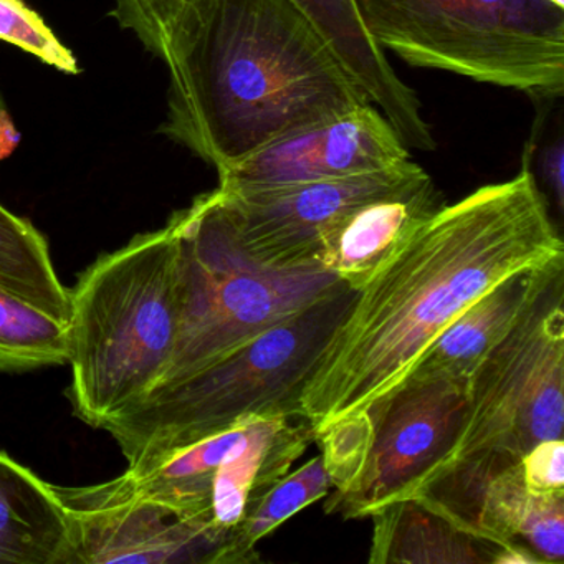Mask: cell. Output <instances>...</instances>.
<instances>
[{
  "label": "cell",
  "mask_w": 564,
  "mask_h": 564,
  "mask_svg": "<svg viewBox=\"0 0 564 564\" xmlns=\"http://www.w3.org/2000/svg\"><path fill=\"white\" fill-rule=\"evenodd\" d=\"M564 260L527 161L513 180L442 206L356 293L300 392L313 431L391 391L429 343L508 276Z\"/></svg>",
  "instance_id": "cell-1"
},
{
  "label": "cell",
  "mask_w": 564,
  "mask_h": 564,
  "mask_svg": "<svg viewBox=\"0 0 564 564\" xmlns=\"http://www.w3.org/2000/svg\"><path fill=\"white\" fill-rule=\"evenodd\" d=\"M111 15L170 72L160 133L217 174L371 104L290 0H115Z\"/></svg>",
  "instance_id": "cell-2"
},
{
  "label": "cell",
  "mask_w": 564,
  "mask_h": 564,
  "mask_svg": "<svg viewBox=\"0 0 564 564\" xmlns=\"http://www.w3.org/2000/svg\"><path fill=\"white\" fill-rule=\"evenodd\" d=\"M183 316L177 227L134 237L101 256L70 289L67 365L75 415L105 429L156 388Z\"/></svg>",
  "instance_id": "cell-3"
},
{
  "label": "cell",
  "mask_w": 564,
  "mask_h": 564,
  "mask_svg": "<svg viewBox=\"0 0 564 564\" xmlns=\"http://www.w3.org/2000/svg\"><path fill=\"white\" fill-rule=\"evenodd\" d=\"M345 283L183 381L154 389L105 431L130 465L232 427L250 415L300 412L323 349L355 302Z\"/></svg>",
  "instance_id": "cell-4"
},
{
  "label": "cell",
  "mask_w": 564,
  "mask_h": 564,
  "mask_svg": "<svg viewBox=\"0 0 564 564\" xmlns=\"http://www.w3.org/2000/svg\"><path fill=\"white\" fill-rule=\"evenodd\" d=\"M369 34L412 67L564 95V9L551 0H358Z\"/></svg>",
  "instance_id": "cell-5"
},
{
  "label": "cell",
  "mask_w": 564,
  "mask_h": 564,
  "mask_svg": "<svg viewBox=\"0 0 564 564\" xmlns=\"http://www.w3.org/2000/svg\"><path fill=\"white\" fill-rule=\"evenodd\" d=\"M173 219L183 316L173 358L154 389L214 365L341 285L329 270L276 269L250 256L216 191L197 197Z\"/></svg>",
  "instance_id": "cell-6"
},
{
  "label": "cell",
  "mask_w": 564,
  "mask_h": 564,
  "mask_svg": "<svg viewBox=\"0 0 564 564\" xmlns=\"http://www.w3.org/2000/svg\"><path fill=\"white\" fill-rule=\"evenodd\" d=\"M563 382L564 267L468 376L464 429L438 467L478 452L523 458L563 438Z\"/></svg>",
  "instance_id": "cell-7"
},
{
  "label": "cell",
  "mask_w": 564,
  "mask_h": 564,
  "mask_svg": "<svg viewBox=\"0 0 564 564\" xmlns=\"http://www.w3.org/2000/svg\"><path fill=\"white\" fill-rule=\"evenodd\" d=\"M366 409L375 437L361 477L326 505L328 513L346 520L371 518L391 501L408 498L447 460L467 415V379H402Z\"/></svg>",
  "instance_id": "cell-8"
},
{
  "label": "cell",
  "mask_w": 564,
  "mask_h": 564,
  "mask_svg": "<svg viewBox=\"0 0 564 564\" xmlns=\"http://www.w3.org/2000/svg\"><path fill=\"white\" fill-rule=\"evenodd\" d=\"M421 171L408 160L339 180L214 191L250 256L276 269H323V249L339 224Z\"/></svg>",
  "instance_id": "cell-9"
},
{
  "label": "cell",
  "mask_w": 564,
  "mask_h": 564,
  "mask_svg": "<svg viewBox=\"0 0 564 564\" xmlns=\"http://www.w3.org/2000/svg\"><path fill=\"white\" fill-rule=\"evenodd\" d=\"M408 498L533 563L564 561V494L528 490L513 455L478 452L442 465Z\"/></svg>",
  "instance_id": "cell-10"
},
{
  "label": "cell",
  "mask_w": 564,
  "mask_h": 564,
  "mask_svg": "<svg viewBox=\"0 0 564 564\" xmlns=\"http://www.w3.org/2000/svg\"><path fill=\"white\" fill-rule=\"evenodd\" d=\"M70 528V564H216L219 546L127 475L87 487L54 485Z\"/></svg>",
  "instance_id": "cell-11"
},
{
  "label": "cell",
  "mask_w": 564,
  "mask_h": 564,
  "mask_svg": "<svg viewBox=\"0 0 564 564\" xmlns=\"http://www.w3.org/2000/svg\"><path fill=\"white\" fill-rule=\"evenodd\" d=\"M411 160L398 131L375 105L306 124L219 174V186L267 187L339 180Z\"/></svg>",
  "instance_id": "cell-12"
},
{
  "label": "cell",
  "mask_w": 564,
  "mask_h": 564,
  "mask_svg": "<svg viewBox=\"0 0 564 564\" xmlns=\"http://www.w3.org/2000/svg\"><path fill=\"white\" fill-rule=\"evenodd\" d=\"M328 45L346 74L365 91L405 147L431 153L437 148L422 117L417 94L404 84L369 34L358 0H290Z\"/></svg>",
  "instance_id": "cell-13"
},
{
  "label": "cell",
  "mask_w": 564,
  "mask_h": 564,
  "mask_svg": "<svg viewBox=\"0 0 564 564\" xmlns=\"http://www.w3.org/2000/svg\"><path fill=\"white\" fill-rule=\"evenodd\" d=\"M442 206V194L422 170L349 214L325 243L323 269L359 292Z\"/></svg>",
  "instance_id": "cell-14"
},
{
  "label": "cell",
  "mask_w": 564,
  "mask_h": 564,
  "mask_svg": "<svg viewBox=\"0 0 564 564\" xmlns=\"http://www.w3.org/2000/svg\"><path fill=\"white\" fill-rule=\"evenodd\" d=\"M563 267L564 260H560L543 269L517 273L488 290L429 343L402 379H467Z\"/></svg>",
  "instance_id": "cell-15"
},
{
  "label": "cell",
  "mask_w": 564,
  "mask_h": 564,
  "mask_svg": "<svg viewBox=\"0 0 564 564\" xmlns=\"http://www.w3.org/2000/svg\"><path fill=\"white\" fill-rule=\"evenodd\" d=\"M371 564L533 563L455 523L417 498H402L372 514Z\"/></svg>",
  "instance_id": "cell-16"
},
{
  "label": "cell",
  "mask_w": 564,
  "mask_h": 564,
  "mask_svg": "<svg viewBox=\"0 0 564 564\" xmlns=\"http://www.w3.org/2000/svg\"><path fill=\"white\" fill-rule=\"evenodd\" d=\"M70 560V528L54 485L0 451V564Z\"/></svg>",
  "instance_id": "cell-17"
},
{
  "label": "cell",
  "mask_w": 564,
  "mask_h": 564,
  "mask_svg": "<svg viewBox=\"0 0 564 564\" xmlns=\"http://www.w3.org/2000/svg\"><path fill=\"white\" fill-rule=\"evenodd\" d=\"M0 289L68 325L70 290L55 272L45 237L0 204Z\"/></svg>",
  "instance_id": "cell-18"
},
{
  "label": "cell",
  "mask_w": 564,
  "mask_h": 564,
  "mask_svg": "<svg viewBox=\"0 0 564 564\" xmlns=\"http://www.w3.org/2000/svg\"><path fill=\"white\" fill-rule=\"evenodd\" d=\"M329 488H333V485L323 465L322 455L306 462L299 470L289 471L270 488L259 507L227 541L220 553L219 564H247L259 561L257 543L293 514L313 501L326 497Z\"/></svg>",
  "instance_id": "cell-19"
},
{
  "label": "cell",
  "mask_w": 564,
  "mask_h": 564,
  "mask_svg": "<svg viewBox=\"0 0 564 564\" xmlns=\"http://www.w3.org/2000/svg\"><path fill=\"white\" fill-rule=\"evenodd\" d=\"M67 325L0 289V371L67 365Z\"/></svg>",
  "instance_id": "cell-20"
},
{
  "label": "cell",
  "mask_w": 564,
  "mask_h": 564,
  "mask_svg": "<svg viewBox=\"0 0 564 564\" xmlns=\"http://www.w3.org/2000/svg\"><path fill=\"white\" fill-rule=\"evenodd\" d=\"M375 437V422L368 409L343 415L315 432L322 460L335 494H348L361 477Z\"/></svg>",
  "instance_id": "cell-21"
},
{
  "label": "cell",
  "mask_w": 564,
  "mask_h": 564,
  "mask_svg": "<svg viewBox=\"0 0 564 564\" xmlns=\"http://www.w3.org/2000/svg\"><path fill=\"white\" fill-rule=\"evenodd\" d=\"M0 41L22 48L64 74H80L74 54L24 0H0Z\"/></svg>",
  "instance_id": "cell-22"
},
{
  "label": "cell",
  "mask_w": 564,
  "mask_h": 564,
  "mask_svg": "<svg viewBox=\"0 0 564 564\" xmlns=\"http://www.w3.org/2000/svg\"><path fill=\"white\" fill-rule=\"evenodd\" d=\"M523 480L533 494H564L563 438L540 442L521 458Z\"/></svg>",
  "instance_id": "cell-23"
},
{
  "label": "cell",
  "mask_w": 564,
  "mask_h": 564,
  "mask_svg": "<svg viewBox=\"0 0 564 564\" xmlns=\"http://www.w3.org/2000/svg\"><path fill=\"white\" fill-rule=\"evenodd\" d=\"M564 143L563 134H557L551 143H546L543 150L538 154V176L533 174L534 180L540 177V184L546 187L551 194V199L556 204L557 210L563 213L564 204Z\"/></svg>",
  "instance_id": "cell-24"
},
{
  "label": "cell",
  "mask_w": 564,
  "mask_h": 564,
  "mask_svg": "<svg viewBox=\"0 0 564 564\" xmlns=\"http://www.w3.org/2000/svg\"><path fill=\"white\" fill-rule=\"evenodd\" d=\"M553 4L560 6V8L564 9V0H551Z\"/></svg>",
  "instance_id": "cell-25"
},
{
  "label": "cell",
  "mask_w": 564,
  "mask_h": 564,
  "mask_svg": "<svg viewBox=\"0 0 564 564\" xmlns=\"http://www.w3.org/2000/svg\"><path fill=\"white\" fill-rule=\"evenodd\" d=\"M2 108H6V104L4 98H2V95H0V110H2Z\"/></svg>",
  "instance_id": "cell-26"
}]
</instances>
